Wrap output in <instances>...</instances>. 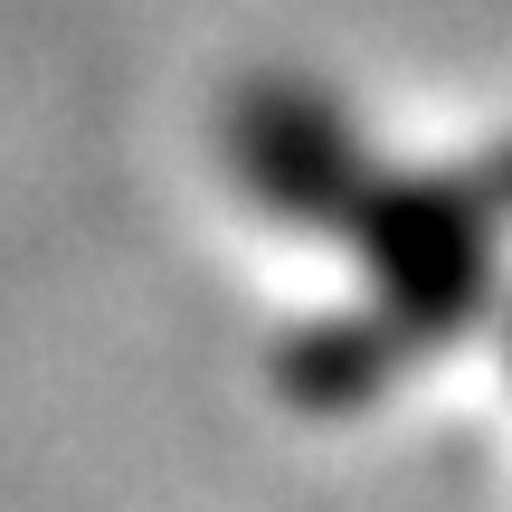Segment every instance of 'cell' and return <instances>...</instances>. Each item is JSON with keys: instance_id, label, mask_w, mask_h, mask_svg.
<instances>
[{"instance_id": "cell-1", "label": "cell", "mask_w": 512, "mask_h": 512, "mask_svg": "<svg viewBox=\"0 0 512 512\" xmlns=\"http://www.w3.org/2000/svg\"><path fill=\"white\" fill-rule=\"evenodd\" d=\"M512 209L494 200V181H380L361 171L342 228L361 247L370 285H380V323L399 332L408 351H437L494 304V238H503Z\"/></svg>"}, {"instance_id": "cell-2", "label": "cell", "mask_w": 512, "mask_h": 512, "mask_svg": "<svg viewBox=\"0 0 512 512\" xmlns=\"http://www.w3.org/2000/svg\"><path fill=\"white\" fill-rule=\"evenodd\" d=\"M228 162L256 190V209H275L294 228H332L361 190V152L313 86H247L228 114Z\"/></svg>"}, {"instance_id": "cell-3", "label": "cell", "mask_w": 512, "mask_h": 512, "mask_svg": "<svg viewBox=\"0 0 512 512\" xmlns=\"http://www.w3.org/2000/svg\"><path fill=\"white\" fill-rule=\"evenodd\" d=\"M408 361H418V351H408L399 332L361 304L351 323L294 332V342L275 351V389H285L294 408H370V399H389V389H399Z\"/></svg>"}]
</instances>
